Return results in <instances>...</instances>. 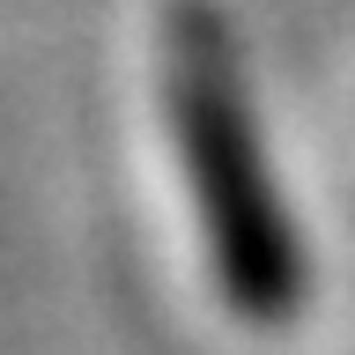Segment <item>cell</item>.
I'll return each mask as SVG.
<instances>
[{
    "instance_id": "obj_1",
    "label": "cell",
    "mask_w": 355,
    "mask_h": 355,
    "mask_svg": "<svg viewBox=\"0 0 355 355\" xmlns=\"http://www.w3.org/2000/svg\"><path fill=\"white\" fill-rule=\"evenodd\" d=\"M163 89L171 126L193 163V200L207 222V252L222 266V288L244 318H282L296 304V259H288L282 207L266 193V163L252 141L244 82L230 60V37L207 8H171L163 22Z\"/></svg>"
}]
</instances>
